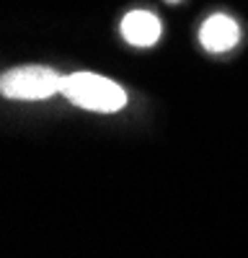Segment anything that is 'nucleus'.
Wrapping results in <instances>:
<instances>
[{
  "label": "nucleus",
  "mask_w": 248,
  "mask_h": 258,
  "mask_svg": "<svg viewBox=\"0 0 248 258\" xmlns=\"http://www.w3.org/2000/svg\"><path fill=\"white\" fill-rule=\"evenodd\" d=\"M168 3H178V0H168Z\"/></svg>",
  "instance_id": "obj_5"
},
{
  "label": "nucleus",
  "mask_w": 248,
  "mask_h": 258,
  "mask_svg": "<svg viewBox=\"0 0 248 258\" xmlns=\"http://www.w3.org/2000/svg\"><path fill=\"white\" fill-rule=\"evenodd\" d=\"M62 91V78L44 64L13 68L0 78V93L13 101H41Z\"/></svg>",
  "instance_id": "obj_2"
},
{
  "label": "nucleus",
  "mask_w": 248,
  "mask_h": 258,
  "mask_svg": "<svg viewBox=\"0 0 248 258\" xmlns=\"http://www.w3.org/2000/svg\"><path fill=\"white\" fill-rule=\"evenodd\" d=\"M121 36L135 47H153L160 39V21L148 11H132L121 21Z\"/></svg>",
  "instance_id": "obj_4"
},
{
  "label": "nucleus",
  "mask_w": 248,
  "mask_h": 258,
  "mask_svg": "<svg viewBox=\"0 0 248 258\" xmlns=\"http://www.w3.org/2000/svg\"><path fill=\"white\" fill-rule=\"evenodd\" d=\"M59 93L80 109L96 114H114L127 106V93H124L121 85L93 73H73L62 78Z\"/></svg>",
  "instance_id": "obj_1"
},
{
  "label": "nucleus",
  "mask_w": 248,
  "mask_h": 258,
  "mask_svg": "<svg viewBox=\"0 0 248 258\" xmlns=\"http://www.w3.org/2000/svg\"><path fill=\"white\" fill-rule=\"evenodd\" d=\"M238 39H240L238 24L230 16H225V13L210 16L202 24V31H199V41L204 44V49H210V52H227V49H233L238 44Z\"/></svg>",
  "instance_id": "obj_3"
}]
</instances>
